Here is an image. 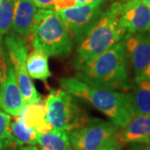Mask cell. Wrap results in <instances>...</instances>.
Here are the masks:
<instances>
[{
    "instance_id": "obj_1",
    "label": "cell",
    "mask_w": 150,
    "mask_h": 150,
    "mask_svg": "<svg viewBox=\"0 0 150 150\" xmlns=\"http://www.w3.org/2000/svg\"><path fill=\"white\" fill-rule=\"evenodd\" d=\"M59 83L62 89L103 112L118 129L124 127L135 114L131 93L90 85L76 77L62 78Z\"/></svg>"
},
{
    "instance_id": "obj_2",
    "label": "cell",
    "mask_w": 150,
    "mask_h": 150,
    "mask_svg": "<svg viewBox=\"0 0 150 150\" xmlns=\"http://www.w3.org/2000/svg\"><path fill=\"white\" fill-rule=\"evenodd\" d=\"M127 59L119 42L77 69V79L88 84L127 92L130 88Z\"/></svg>"
},
{
    "instance_id": "obj_3",
    "label": "cell",
    "mask_w": 150,
    "mask_h": 150,
    "mask_svg": "<svg viewBox=\"0 0 150 150\" xmlns=\"http://www.w3.org/2000/svg\"><path fill=\"white\" fill-rule=\"evenodd\" d=\"M29 40L33 48L41 49L51 57H66L74 48V42L62 17L53 8L37 11Z\"/></svg>"
},
{
    "instance_id": "obj_4",
    "label": "cell",
    "mask_w": 150,
    "mask_h": 150,
    "mask_svg": "<svg viewBox=\"0 0 150 150\" xmlns=\"http://www.w3.org/2000/svg\"><path fill=\"white\" fill-rule=\"evenodd\" d=\"M126 31L118 23L117 17L110 8L101 13L98 21L79 43L74 64L79 69L119 43Z\"/></svg>"
},
{
    "instance_id": "obj_5",
    "label": "cell",
    "mask_w": 150,
    "mask_h": 150,
    "mask_svg": "<svg viewBox=\"0 0 150 150\" xmlns=\"http://www.w3.org/2000/svg\"><path fill=\"white\" fill-rule=\"evenodd\" d=\"M44 101L47 118L54 129L71 133L85 126L90 118L74 96L62 88L52 89Z\"/></svg>"
},
{
    "instance_id": "obj_6",
    "label": "cell",
    "mask_w": 150,
    "mask_h": 150,
    "mask_svg": "<svg viewBox=\"0 0 150 150\" xmlns=\"http://www.w3.org/2000/svg\"><path fill=\"white\" fill-rule=\"evenodd\" d=\"M4 45L25 105L41 101V95L37 91L28 73L26 67L28 47L25 41L18 34L12 33L4 38Z\"/></svg>"
},
{
    "instance_id": "obj_7",
    "label": "cell",
    "mask_w": 150,
    "mask_h": 150,
    "mask_svg": "<svg viewBox=\"0 0 150 150\" xmlns=\"http://www.w3.org/2000/svg\"><path fill=\"white\" fill-rule=\"evenodd\" d=\"M118 127L111 122L90 118L85 126L69 133L70 142L74 150H98L118 145Z\"/></svg>"
},
{
    "instance_id": "obj_8",
    "label": "cell",
    "mask_w": 150,
    "mask_h": 150,
    "mask_svg": "<svg viewBox=\"0 0 150 150\" xmlns=\"http://www.w3.org/2000/svg\"><path fill=\"white\" fill-rule=\"evenodd\" d=\"M0 96L1 108L13 117L19 116L25 107L17 83L8 53L0 42Z\"/></svg>"
},
{
    "instance_id": "obj_9",
    "label": "cell",
    "mask_w": 150,
    "mask_h": 150,
    "mask_svg": "<svg viewBox=\"0 0 150 150\" xmlns=\"http://www.w3.org/2000/svg\"><path fill=\"white\" fill-rule=\"evenodd\" d=\"M102 4L75 6L59 11L74 43H79L94 26L102 13Z\"/></svg>"
},
{
    "instance_id": "obj_10",
    "label": "cell",
    "mask_w": 150,
    "mask_h": 150,
    "mask_svg": "<svg viewBox=\"0 0 150 150\" xmlns=\"http://www.w3.org/2000/svg\"><path fill=\"white\" fill-rule=\"evenodd\" d=\"M109 8L126 33H144L150 29V8L142 0H118Z\"/></svg>"
},
{
    "instance_id": "obj_11",
    "label": "cell",
    "mask_w": 150,
    "mask_h": 150,
    "mask_svg": "<svg viewBox=\"0 0 150 150\" xmlns=\"http://www.w3.org/2000/svg\"><path fill=\"white\" fill-rule=\"evenodd\" d=\"M127 61L139 77L150 64V36L144 33H127L122 39Z\"/></svg>"
},
{
    "instance_id": "obj_12",
    "label": "cell",
    "mask_w": 150,
    "mask_h": 150,
    "mask_svg": "<svg viewBox=\"0 0 150 150\" xmlns=\"http://www.w3.org/2000/svg\"><path fill=\"white\" fill-rule=\"evenodd\" d=\"M119 147L127 144L147 145L150 143V114H134L116 135Z\"/></svg>"
},
{
    "instance_id": "obj_13",
    "label": "cell",
    "mask_w": 150,
    "mask_h": 150,
    "mask_svg": "<svg viewBox=\"0 0 150 150\" xmlns=\"http://www.w3.org/2000/svg\"><path fill=\"white\" fill-rule=\"evenodd\" d=\"M37 11V7L32 0H13L12 27L23 39L30 37Z\"/></svg>"
},
{
    "instance_id": "obj_14",
    "label": "cell",
    "mask_w": 150,
    "mask_h": 150,
    "mask_svg": "<svg viewBox=\"0 0 150 150\" xmlns=\"http://www.w3.org/2000/svg\"><path fill=\"white\" fill-rule=\"evenodd\" d=\"M22 121L28 128L35 129L38 134H45L53 130L47 118V108L44 100L25 105L19 114Z\"/></svg>"
},
{
    "instance_id": "obj_15",
    "label": "cell",
    "mask_w": 150,
    "mask_h": 150,
    "mask_svg": "<svg viewBox=\"0 0 150 150\" xmlns=\"http://www.w3.org/2000/svg\"><path fill=\"white\" fill-rule=\"evenodd\" d=\"M26 67L28 74L33 79L46 82L51 76L48 56L41 49L33 48L31 53L28 54Z\"/></svg>"
},
{
    "instance_id": "obj_16",
    "label": "cell",
    "mask_w": 150,
    "mask_h": 150,
    "mask_svg": "<svg viewBox=\"0 0 150 150\" xmlns=\"http://www.w3.org/2000/svg\"><path fill=\"white\" fill-rule=\"evenodd\" d=\"M38 144L40 150H74L70 142L69 133L56 129L38 134Z\"/></svg>"
},
{
    "instance_id": "obj_17",
    "label": "cell",
    "mask_w": 150,
    "mask_h": 150,
    "mask_svg": "<svg viewBox=\"0 0 150 150\" xmlns=\"http://www.w3.org/2000/svg\"><path fill=\"white\" fill-rule=\"evenodd\" d=\"M132 94L135 114H150V81L138 79Z\"/></svg>"
},
{
    "instance_id": "obj_18",
    "label": "cell",
    "mask_w": 150,
    "mask_h": 150,
    "mask_svg": "<svg viewBox=\"0 0 150 150\" xmlns=\"http://www.w3.org/2000/svg\"><path fill=\"white\" fill-rule=\"evenodd\" d=\"M10 132L14 141L19 146L37 145L38 143V133L35 129L28 128L22 121L19 116L10 122Z\"/></svg>"
},
{
    "instance_id": "obj_19",
    "label": "cell",
    "mask_w": 150,
    "mask_h": 150,
    "mask_svg": "<svg viewBox=\"0 0 150 150\" xmlns=\"http://www.w3.org/2000/svg\"><path fill=\"white\" fill-rule=\"evenodd\" d=\"M13 22V0L0 1V36L8 33Z\"/></svg>"
},
{
    "instance_id": "obj_20",
    "label": "cell",
    "mask_w": 150,
    "mask_h": 150,
    "mask_svg": "<svg viewBox=\"0 0 150 150\" xmlns=\"http://www.w3.org/2000/svg\"><path fill=\"white\" fill-rule=\"evenodd\" d=\"M104 1L106 0H55L53 6V9L59 12L60 10L75 7V6L103 3Z\"/></svg>"
},
{
    "instance_id": "obj_21",
    "label": "cell",
    "mask_w": 150,
    "mask_h": 150,
    "mask_svg": "<svg viewBox=\"0 0 150 150\" xmlns=\"http://www.w3.org/2000/svg\"><path fill=\"white\" fill-rule=\"evenodd\" d=\"M10 122L9 114L0 112V140H14L10 132Z\"/></svg>"
},
{
    "instance_id": "obj_22",
    "label": "cell",
    "mask_w": 150,
    "mask_h": 150,
    "mask_svg": "<svg viewBox=\"0 0 150 150\" xmlns=\"http://www.w3.org/2000/svg\"><path fill=\"white\" fill-rule=\"evenodd\" d=\"M36 7L39 8H53L55 0H32Z\"/></svg>"
},
{
    "instance_id": "obj_23",
    "label": "cell",
    "mask_w": 150,
    "mask_h": 150,
    "mask_svg": "<svg viewBox=\"0 0 150 150\" xmlns=\"http://www.w3.org/2000/svg\"><path fill=\"white\" fill-rule=\"evenodd\" d=\"M19 145L17 144L14 140H8L5 146L2 150H18Z\"/></svg>"
},
{
    "instance_id": "obj_24",
    "label": "cell",
    "mask_w": 150,
    "mask_h": 150,
    "mask_svg": "<svg viewBox=\"0 0 150 150\" xmlns=\"http://www.w3.org/2000/svg\"><path fill=\"white\" fill-rule=\"evenodd\" d=\"M138 79H146V80L150 81V64L139 77L135 78V80H138Z\"/></svg>"
},
{
    "instance_id": "obj_25",
    "label": "cell",
    "mask_w": 150,
    "mask_h": 150,
    "mask_svg": "<svg viewBox=\"0 0 150 150\" xmlns=\"http://www.w3.org/2000/svg\"><path fill=\"white\" fill-rule=\"evenodd\" d=\"M145 146L144 144H130L127 150H144Z\"/></svg>"
},
{
    "instance_id": "obj_26",
    "label": "cell",
    "mask_w": 150,
    "mask_h": 150,
    "mask_svg": "<svg viewBox=\"0 0 150 150\" xmlns=\"http://www.w3.org/2000/svg\"><path fill=\"white\" fill-rule=\"evenodd\" d=\"M18 150H40V149H38L34 145H28V146H19Z\"/></svg>"
},
{
    "instance_id": "obj_27",
    "label": "cell",
    "mask_w": 150,
    "mask_h": 150,
    "mask_svg": "<svg viewBox=\"0 0 150 150\" xmlns=\"http://www.w3.org/2000/svg\"><path fill=\"white\" fill-rule=\"evenodd\" d=\"M98 150H122V148L119 147L118 145H112V146H107L103 149H100Z\"/></svg>"
},
{
    "instance_id": "obj_28",
    "label": "cell",
    "mask_w": 150,
    "mask_h": 150,
    "mask_svg": "<svg viewBox=\"0 0 150 150\" xmlns=\"http://www.w3.org/2000/svg\"><path fill=\"white\" fill-rule=\"evenodd\" d=\"M8 140H10V139L0 140V150H2L3 149H4V147L6 144V143L8 142Z\"/></svg>"
},
{
    "instance_id": "obj_29",
    "label": "cell",
    "mask_w": 150,
    "mask_h": 150,
    "mask_svg": "<svg viewBox=\"0 0 150 150\" xmlns=\"http://www.w3.org/2000/svg\"><path fill=\"white\" fill-rule=\"evenodd\" d=\"M142 2H143L148 8H150V0H142Z\"/></svg>"
},
{
    "instance_id": "obj_30",
    "label": "cell",
    "mask_w": 150,
    "mask_h": 150,
    "mask_svg": "<svg viewBox=\"0 0 150 150\" xmlns=\"http://www.w3.org/2000/svg\"><path fill=\"white\" fill-rule=\"evenodd\" d=\"M145 149L146 150H150V143L148 144L145 146Z\"/></svg>"
},
{
    "instance_id": "obj_31",
    "label": "cell",
    "mask_w": 150,
    "mask_h": 150,
    "mask_svg": "<svg viewBox=\"0 0 150 150\" xmlns=\"http://www.w3.org/2000/svg\"><path fill=\"white\" fill-rule=\"evenodd\" d=\"M0 109H1V96H0Z\"/></svg>"
},
{
    "instance_id": "obj_32",
    "label": "cell",
    "mask_w": 150,
    "mask_h": 150,
    "mask_svg": "<svg viewBox=\"0 0 150 150\" xmlns=\"http://www.w3.org/2000/svg\"><path fill=\"white\" fill-rule=\"evenodd\" d=\"M144 150H146V149H145V148H144Z\"/></svg>"
},
{
    "instance_id": "obj_33",
    "label": "cell",
    "mask_w": 150,
    "mask_h": 150,
    "mask_svg": "<svg viewBox=\"0 0 150 150\" xmlns=\"http://www.w3.org/2000/svg\"><path fill=\"white\" fill-rule=\"evenodd\" d=\"M0 1H1V0H0Z\"/></svg>"
},
{
    "instance_id": "obj_34",
    "label": "cell",
    "mask_w": 150,
    "mask_h": 150,
    "mask_svg": "<svg viewBox=\"0 0 150 150\" xmlns=\"http://www.w3.org/2000/svg\"><path fill=\"white\" fill-rule=\"evenodd\" d=\"M149 30H150V29H149Z\"/></svg>"
}]
</instances>
